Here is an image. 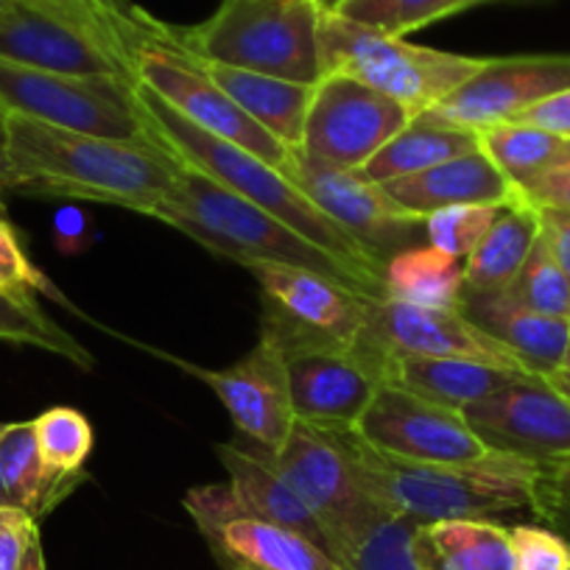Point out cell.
Instances as JSON below:
<instances>
[{
	"label": "cell",
	"instance_id": "9a60e30c",
	"mask_svg": "<svg viewBox=\"0 0 570 570\" xmlns=\"http://www.w3.org/2000/svg\"><path fill=\"white\" fill-rule=\"evenodd\" d=\"M185 509L224 570H338L314 542L252 514L229 484L194 487Z\"/></svg>",
	"mask_w": 570,
	"mask_h": 570
},
{
	"label": "cell",
	"instance_id": "4dcf8cb0",
	"mask_svg": "<svg viewBox=\"0 0 570 570\" xmlns=\"http://www.w3.org/2000/svg\"><path fill=\"white\" fill-rule=\"evenodd\" d=\"M35 422V436L40 456L62 479L81 481L85 464L92 453V425L81 411L70 405L42 411Z\"/></svg>",
	"mask_w": 570,
	"mask_h": 570
},
{
	"label": "cell",
	"instance_id": "7dc6e473",
	"mask_svg": "<svg viewBox=\"0 0 570 570\" xmlns=\"http://www.w3.org/2000/svg\"><path fill=\"white\" fill-rule=\"evenodd\" d=\"M9 190V171H7V157H3V149H0V194Z\"/></svg>",
	"mask_w": 570,
	"mask_h": 570
},
{
	"label": "cell",
	"instance_id": "3957f363",
	"mask_svg": "<svg viewBox=\"0 0 570 570\" xmlns=\"http://www.w3.org/2000/svg\"><path fill=\"white\" fill-rule=\"evenodd\" d=\"M355 464L366 492L389 514L411 523L490 520L495 514L534 512L542 464L514 453L490 451L462 464H416L381 456L350 431Z\"/></svg>",
	"mask_w": 570,
	"mask_h": 570
},
{
	"label": "cell",
	"instance_id": "74e56055",
	"mask_svg": "<svg viewBox=\"0 0 570 570\" xmlns=\"http://www.w3.org/2000/svg\"><path fill=\"white\" fill-rule=\"evenodd\" d=\"M509 537L518 570H570V540L551 525L520 523Z\"/></svg>",
	"mask_w": 570,
	"mask_h": 570
},
{
	"label": "cell",
	"instance_id": "db71d44e",
	"mask_svg": "<svg viewBox=\"0 0 570 570\" xmlns=\"http://www.w3.org/2000/svg\"><path fill=\"white\" fill-rule=\"evenodd\" d=\"M314 3H320V0H314Z\"/></svg>",
	"mask_w": 570,
	"mask_h": 570
},
{
	"label": "cell",
	"instance_id": "e0dca14e",
	"mask_svg": "<svg viewBox=\"0 0 570 570\" xmlns=\"http://www.w3.org/2000/svg\"><path fill=\"white\" fill-rule=\"evenodd\" d=\"M564 90H570V53L484 59L473 79L428 109V115L462 129L481 131L509 124L525 109Z\"/></svg>",
	"mask_w": 570,
	"mask_h": 570
},
{
	"label": "cell",
	"instance_id": "7bdbcfd3",
	"mask_svg": "<svg viewBox=\"0 0 570 570\" xmlns=\"http://www.w3.org/2000/svg\"><path fill=\"white\" fill-rule=\"evenodd\" d=\"M534 514L570 540V498H559V495H551V492L540 490Z\"/></svg>",
	"mask_w": 570,
	"mask_h": 570
},
{
	"label": "cell",
	"instance_id": "7a4b0ae2",
	"mask_svg": "<svg viewBox=\"0 0 570 570\" xmlns=\"http://www.w3.org/2000/svg\"><path fill=\"white\" fill-rule=\"evenodd\" d=\"M135 101L146 124V135L160 142L168 155L177 157L183 166L205 174L222 188L233 190L240 199L252 202L268 216L279 218L303 238L325 249L327 255L338 257L347 268H353L361 283L375 297H383V266L372 261L338 224H333L314 202L299 194L279 168L268 166L252 151L233 146L227 140L207 135L199 126L177 112L171 104L163 101L149 87L135 85Z\"/></svg>",
	"mask_w": 570,
	"mask_h": 570
},
{
	"label": "cell",
	"instance_id": "ab89813d",
	"mask_svg": "<svg viewBox=\"0 0 570 570\" xmlns=\"http://www.w3.org/2000/svg\"><path fill=\"white\" fill-rule=\"evenodd\" d=\"M37 537H40V525L31 514L0 507V570H18Z\"/></svg>",
	"mask_w": 570,
	"mask_h": 570
},
{
	"label": "cell",
	"instance_id": "d4e9b609",
	"mask_svg": "<svg viewBox=\"0 0 570 570\" xmlns=\"http://www.w3.org/2000/svg\"><path fill=\"white\" fill-rule=\"evenodd\" d=\"M79 481L53 473L40 456L35 422H7L0 431V507L20 509L40 523Z\"/></svg>",
	"mask_w": 570,
	"mask_h": 570
},
{
	"label": "cell",
	"instance_id": "816d5d0a",
	"mask_svg": "<svg viewBox=\"0 0 570 570\" xmlns=\"http://www.w3.org/2000/svg\"><path fill=\"white\" fill-rule=\"evenodd\" d=\"M3 428H7V422H0V431H3Z\"/></svg>",
	"mask_w": 570,
	"mask_h": 570
},
{
	"label": "cell",
	"instance_id": "4fadbf2b",
	"mask_svg": "<svg viewBox=\"0 0 570 570\" xmlns=\"http://www.w3.org/2000/svg\"><path fill=\"white\" fill-rule=\"evenodd\" d=\"M353 434L381 456L416 464H462L490 453L464 414L436 400L383 383Z\"/></svg>",
	"mask_w": 570,
	"mask_h": 570
},
{
	"label": "cell",
	"instance_id": "d6a6232c",
	"mask_svg": "<svg viewBox=\"0 0 570 570\" xmlns=\"http://www.w3.org/2000/svg\"><path fill=\"white\" fill-rule=\"evenodd\" d=\"M0 342L40 347L70 361L79 370H92V358L70 333H65L37 303H20L0 292Z\"/></svg>",
	"mask_w": 570,
	"mask_h": 570
},
{
	"label": "cell",
	"instance_id": "ba28073f",
	"mask_svg": "<svg viewBox=\"0 0 570 570\" xmlns=\"http://www.w3.org/2000/svg\"><path fill=\"white\" fill-rule=\"evenodd\" d=\"M249 272L261 283V333L285 355L297 350L353 353L372 297L308 268L257 263Z\"/></svg>",
	"mask_w": 570,
	"mask_h": 570
},
{
	"label": "cell",
	"instance_id": "d590c367",
	"mask_svg": "<svg viewBox=\"0 0 570 570\" xmlns=\"http://www.w3.org/2000/svg\"><path fill=\"white\" fill-rule=\"evenodd\" d=\"M498 216L495 205H453L431 213L425 218V238L436 249L468 261L484 233L490 229L492 218Z\"/></svg>",
	"mask_w": 570,
	"mask_h": 570
},
{
	"label": "cell",
	"instance_id": "e575fe53",
	"mask_svg": "<svg viewBox=\"0 0 570 570\" xmlns=\"http://www.w3.org/2000/svg\"><path fill=\"white\" fill-rule=\"evenodd\" d=\"M416 523L400 514H383L358 546L350 551L342 570H420L411 553Z\"/></svg>",
	"mask_w": 570,
	"mask_h": 570
},
{
	"label": "cell",
	"instance_id": "8992f818",
	"mask_svg": "<svg viewBox=\"0 0 570 570\" xmlns=\"http://www.w3.org/2000/svg\"><path fill=\"white\" fill-rule=\"evenodd\" d=\"M320 65L322 76L358 79L403 104L411 115H420L473 79L484 59L411 46L403 37L383 35L336 12H322Z\"/></svg>",
	"mask_w": 570,
	"mask_h": 570
},
{
	"label": "cell",
	"instance_id": "8d00e7d4",
	"mask_svg": "<svg viewBox=\"0 0 570 570\" xmlns=\"http://www.w3.org/2000/svg\"><path fill=\"white\" fill-rule=\"evenodd\" d=\"M0 292L20 299V303H37L40 294L62 299L51 279L29 261L18 233L7 218H0Z\"/></svg>",
	"mask_w": 570,
	"mask_h": 570
},
{
	"label": "cell",
	"instance_id": "f35d334b",
	"mask_svg": "<svg viewBox=\"0 0 570 570\" xmlns=\"http://www.w3.org/2000/svg\"><path fill=\"white\" fill-rule=\"evenodd\" d=\"M518 196L529 202L531 207H557V210L570 213V142L551 166H546L537 177L520 185Z\"/></svg>",
	"mask_w": 570,
	"mask_h": 570
},
{
	"label": "cell",
	"instance_id": "5bb4252c",
	"mask_svg": "<svg viewBox=\"0 0 570 570\" xmlns=\"http://www.w3.org/2000/svg\"><path fill=\"white\" fill-rule=\"evenodd\" d=\"M414 115L394 98L350 76H322L314 87L303 146L331 166L358 171Z\"/></svg>",
	"mask_w": 570,
	"mask_h": 570
},
{
	"label": "cell",
	"instance_id": "681fc988",
	"mask_svg": "<svg viewBox=\"0 0 570 570\" xmlns=\"http://www.w3.org/2000/svg\"><path fill=\"white\" fill-rule=\"evenodd\" d=\"M3 120H7V112L0 109V149H3V140H7V126H3Z\"/></svg>",
	"mask_w": 570,
	"mask_h": 570
},
{
	"label": "cell",
	"instance_id": "d6986e66",
	"mask_svg": "<svg viewBox=\"0 0 570 570\" xmlns=\"http://www.w3.org/2000/svg\"><path fill=\"white\" fill-rule=\"evenodd\" d=\"M297 422L331 434H350L383 386L381 377L353 353L297 350L285 355Z\"/></svg>",
	"mask_w": 570,
	"mask_h": 570
},
{
	"label": "cell",
	"instance_id": "ee69618b",
	"mask_svg": "<svg viewBox=\"0 0 570 570\" xmlns=\"http://www.w3.org/2000/svg\"><path fill=\"white\" fill-rule=\"evenodd\" d=\"M540 490L559 498H570V456L553 459V462L542 464Z\"/></svg>",
	"mask_w": 570,
	"mask_h": 570
},
{
	"label": "cell",
	"instance_id": "4316f807",
	"mask_svg": "<svg viewBox=\"0 0 570 570\" xmlns=\"http://www.w3.org/2000/svg\"><path fill=\"white\" fill-rule=\"evenodd\" d=\"M475 149H481L479 131L462 129V126L434 118V115L420 112L358 171L370 183L383 185L400 177H411V174H422Z\"/></svg>",
	"mask_w": 570,
	"mask_h": 570
},
{
	"label": "cell",
	"instance_id": "f5cc1de1",
	"mask_svg": "<svg viewBox=\"0 0 570 570\" xmlns=\"http://www.w3.org/2000/svg\"><path fill=\"white\" fill-rule=\"evenodd\" d=\"M3 3H7V0H0V7H3Z\"/></svg>",
	"mask_w": 570,
	"mask_h": 570
},
{
	"label": "cell",
	"instance_id": "8fae6325",
	"mask_svg": "<svg viewBox=\"0 0 570 570\" xmlns=\"http://www.w3.org/2000/svg\"><path fill=\"white\" fill-rule=\"evenodd\" d=\"M135 81L157 92L163 101L171 104L183 118L207 135L252 151L279 171L288 166L292 149L272 131L263 129L255 118H249L216 81L207 79L205 70L174 40L171 29L166 26H157L155 37L137 48Z\"/></svg>",
	"mask_w": 570,
	"mask_h": 570
},
{
	"label": "cell",
	"instance_id": "52a82bcc",
	"mask_svg": "<svg viewBox=\"0 0 570 570\" xmlns=\"http://www.w3.org/2000/svg\"><path fill=\"white\" fill-rule=\"evenodd\" d=\"M266 459L325 525L333 559L342 570L361 537L389 514L366 492L347 434L294 422L285 445L277 453H266Z\"/></svg>",
	"mask_w": 570,
	"mask_h": 570
},
{
	"label": "cell",
	"instance_id": "9c48e42d",
	"mask_svg": "<svg viewBox=\"0 0 570 570\" xmlns=\"http://www.w3.org/2000/svg\"><path fill=\"white\" fill-rule=\"evenodd\" d=\"M355 358L364 361L383 383H389V366L394 358L425 355V358H462L495 366L512 375L531 377V372L507 344L481 331L475 322L451 308H422L397 299H372L366 325L353 347Z\"/></svg>",
	"mask_w": 570,
	"mask_h": 570
},
{
	"label": "cell",
	"instance_id": "cb8c5ba5",
	"mask_svg": "<svg viewBox=\"0 0 570 570\" xmlns=\"http://www.w3.org/2000/svg\"><path fill=\"white\" fill-rule=\"evenodd\" d=\"M411 553L420 570H518L509 529L492 520L416 525Z\"/></svg>",
	"mask_w": 570,
	"mask_h": 570
},
{
	"label": "cell",
	"instance_id": "c3c4849f",
	"mask_svg": "<svg viewBox=\"0 0 570 570\" xmlns=\"http://www.w3.org/2000/svg\"><path fill=\"white\" fill-rule=\"evenodd\" d=\"M338 3H342V0H320V9H322V12H333Z\"/></svg>",
	"mask_w": 570,
	"mask_h": 570
},
{
	"label": "cell",
	"instance_id": "f6af8a7d",
	"mask_svg": "<svg viewBox=\"0 0 570 570\" xmlns=\"http://www.w3.org/2000/svg\"><path fill=\"white\" fill-rule=\"evenodd\" d=\"M18 570H48V568H46V553H42L40 537H37V540L31 542L29 551H26L23 562H20Z\"/></svg>",
	"mask_w": 570,
	"mask_h": 570
},
{
	"label": "cell",
	"instance_id": "bcb514c9",
	"mask_svg": "<svg viewBox=\"0 0 570 570\" xmlns=\"http://www.w3.org/2000/svg\"><path fill=\"white\" fill-rule=\"evenodd\" d=\"M548 381L553 383V386L559 389V392L564 394V397L570 400V372H564V370H559V372H553V375H548Z\"/></svg>",
	"mask_w": 570,
	"mask_h": 570
},
{
	"label": "cell",
	"instance_id": "30bf717a",
	"mask_svg": "<svg viewBox=\"0 0 570 570\" xmlns=\"http://www.w3.org/2000/svg\"><path fill=\"white\" fill-rule=\"evenodd\" d=\"M135 85L112 76H65L0 59V109L87 135L142 140Z\"/></svg>",
	"mask_w": 570,
	"mask_h": 570
},
{
	"label": "cell",
	"instance_id": "603a6c76",
	"mask_svg": "<svg viewBox=\"0 0 570 570\" xmlns=\"http://www.w3.org/2000/svg\"><path fill=\"white\" fill-rule=\"evenodd\" d=\"M196 65L205 70L207 79L216 81L249 118H255L263 129L272 131L279 142H285L288 149L303 146L305 118H308L316 85L252 73V70L205 62V59H196Z\"/></svg>",
	"mask_w": 570,
	"mask_h": 570
},
{
	"label": "cell",
	"instance_id": "7c38bea8",
	"mask_svg": "<svg viewBox=\"0 0 570 570\" xmlns=\"http://www.w3.org/2000/svg\"><path fill=\"white\" fill-rule=\"evenodd\" d=\"M283 174L381 266L400 249L414 246L420 229H425V222L405 216L381 185L370 183L361 171L331 166L299 146L292 149Z\"/></svg>",
	"mask_w": 570,
	"mask_h": 570
},
{
	"label": "cell",
	"instance_id": "ac0fdd59",
	"mask_svg": "<svg viewBox=\"0 0 570 570\" xmlns=\"http://www.w3.org/2000/svg\"><path fill=\"white\" fill-rule=\"evenodd\" d=\"M177 364L216 392V397L233 416L235 428L261 451L277 453L285 445L297 416L292 405L285 353L272 338L261 333V342L244 358L224 370H205L185 361H177Z\"/></svg>",
	"mask_w": 570,
	"mask_h": 570
},
{
	"label": "cell",
	"instance_id": "f1b7e54d",
	"mask_svg": "<svg viewBox=\"0 0 570 570\" xmlns=\"http://www.w3.org/2000/svg\"><path fill=\"white\" fill-rule=\"evenodd\" d=\"M464 285V261L436 246H409L383 266V297L422 308H451Z\"/></svg>",
	"mask_w": 570,
	"mask_h": 570
},
{
	"label": "cell",
	"instance_id": "b9f144b4",
	"mask_svg": "<svg viewBox=\"0 0 570 570\" xmlns=\"http://www.w3.org/2000/svg\"><path fill=\"white\" fill-rule=\"evenodd\" d=\"M537 213H540V235L570 279V213L557 207H537Z\"/></svg>",
	"mask_w": 570,
	"mask_h": 570
},
{
	"label": "cell",
	"instance_id": "83f0119b",
	"mask_svg": "<svg viewBox=\"0 0 570 570\" xmlns=\"http://www.w3.org/2000/svg\"><path fill=\"white\" fill-rule=\"evenodd\" d=\"M518 377L523 375H512V372L475 364V361L425 358V355L394 358L392 366H389V383L459 411L464 405L490 397V394H495L498 389L518 381Z\"/></svg>",
	"mask_w": 570,
	"mask_h": 570
},
{
	"label": "cell",
	"instance_id": "ffe728a7",
	"mask_svg": "<svg viewBox=\"0 0 570 570\" xmlns=\"http://www.w3.org/2000/svg\"><path fill=\"white\" fill-rule=\"evenodd\" d=\"M383 194L414 222H425L431 213L453 205H507L518 196L514 185L498 171L495 163L481 149L453 157L422 174L392 179L381 185Z\"/></svg>",
	"mask_w": 570,
	"mask_h": 570
},
{
	"label": "cell",
	"instance_id": "f546056e",
	"mask_svg": "<svg viewBox=\"0 0 570 570\" xmlns=\"http://www.w3.org/2000/svg\"><path fill=\"white\" fill-rule=\"evenodd\" d=\"M481 151L490 157L498 166V171L514 185V190L520 185L529 183L531 177L542 171L546 166H551L564 149L568 142L564 137L551 135L546 129H537L531 124H518V120H509V124L490 126V129L479 131Z\"/></svg>",
	"mask_w": 570,
	"mask_h": 570
},
{
	"label": "cell",
	"instance_id": "6da1fadb",
	"mask_svg": "<svg viewBox=\"0 0 570 570\" xmlns=\"http://www.w3.org/2000/svg\"><path fill=\"white\" fill-rule=\"evenodd\" d=\"M3 126L9 190L31 196L98 202L151 216L183 168L151 137L87 135L18 112H7Z\"/></svg>",
	"mask_w": 570,
	"mask_h": 570
},
{
	"label": "cell",
	"instance_id": "60d3db41",
	"mask_svg": "<svg viewBox=\"0 0 570 570\" xmlns=\"http://www.w3.org/2000/svg\"><path fill=\"white\" fill-rule=\"evenodd\" d=\"M514 120H518V124H531L537 126V129H546L551 131V135L570 140V90L559 92V96L525 109V112Z\"/></svg>",
	"mask_w": 570,
	"mask_h": 570
},
{
	"label": "cell",
	"instance_id": "836d02e7",
	"mask_svg": "<svg viewBox=\"0 0 570 570\" xmlns=\"http://www.w3.org/2000/svg\"><path fill=\"white\" fill-rule=\"evenodd\" d=\"M509 294L537 314L570 322V279L542 235L509 285Z\"/></svg>",
	"mask_w": 570,
	"mask_h": 570
},
{
	"label": "cell",
	"instance_id": "5b68a950",
	"mask_svg": "<svg viewBox=\"0 0 570 570\" xmlns=\"http://www.w3.org/2000/svg\"><path fill=\"white\" fill-rule=\"evenodd\" d=\"M320 18L314 0H222L205 23L171 29V35L205 62L316 85L322 79Z\"/></svg>",
	"mask_w": 570,
	"mask_h": 570
},
{
	"label": "cell",
	"instance_id": "484cf974",
	"mask_svg": "<svg viewBox=\"0 0 570 570\" xmlns=\"http://www.w3.org/2000/svg\"><path fill=\"white\" fill-rule=\"evenodd\" d=\"M540 238V213L529 202L514 196L498 207L484 238L464 261L462 292H501L518 277L531 246Z\"/></svg>",
	"mask_w": 570,
	"mask_h": 570
},
{
	"label": "cell",
	"instance_id": "277c9868",
	"mask_svg": "<svg viewBox=\"0 0 570 570\" xmlns=\"http://www.w3.org/2000/svg\"><path fill=\"white\" fill-rule=\"evenodd\" d=\"M151 218L171 224L174 229L190 235L205 249L229 257L246 268L257 263L308 268V272L350 285L364 297L381 299L338 257L327 255L325 249L303 238L297 229L188 166L179 168L171 194L157 205Z\"/></svg>",
	"mask_w": 570,
	"mask_h": 570
},
{
	"label": "cell",
	"instance_id": "1f68e13d",
	"mask_svg": "<svg viewBox=\"0 0 570 570\" xmlns=\"http://www.w3.org/2000/svg\"><path fill=\"white\" fill-rule=\"evenodd\" d=\"M475 3L484 0H342L333 12L383 35L405 37L409 31L464 12Z\"/></svg>",
	"mask_w": 570,
	"mask_h": 570
},
{
	"label": "cell",
	"instance_id": "44dd1931",
	"mask_svg": "<svg viewBox=\"0 0 570 570\" xmlns=\"http://www.w3.org/2000/svg\"><path fill=\"white\" fill-rule=\"evenodd\" d=\"M456 305L481 331L507 344L531 372L548 377L562 370L570 344L568 320H553V316L525 308L509 294V288L462 292Z\"/></svg>",
	"mask_w": 570,
	"mask_h": 570
},
{
	"label": "cell",
	"instance_id": "f907efd6",
	"mask_svg": "<svg viewBox=\"0 0 570 570\" xmlns=\"http://www.w3.org/2000/svg\"><path fill=\"white\" fill-rule=\"evenodd\" d=\"M564 372H570V344H568V355H564V364H562Z\"/></svg>",
	"mask_w": 570,
	"mask_h": 570
},
{
	"label": "cell",
	"instance_id": "2e32d148",
	"mask_svg": "<svg viewBox=\"0 0 570 570\" xmlns=\"http://www.w3.org/2000/svg\"><path fill=\"white\" fill-rule=\"evenodd\" d=\"M462 414L490 451L540 464L570 456V400L546 375L518 377Z\"/></svg>",
	"mask_w": 570,
	"mask_h": 570
},
{
	"label": "cell",
	"instance_id": "7402d4cb",
	"mask_svg": "<svg viewBox=\"0 0 570 570\" xmlns=\"http://www.w3.org/2000/svg\"><path fill=\"white\" fill-rule=\"evenodd\" d=\"M216 453L222 459L224 470H227L229 487H233L238 501L252 514L305 537V540L314 542L316 548H322L333 559V548L331 540H327L325 525L311 512L308 503L299 498V492L268 462L266 453H252L238 445H218Z\"/></svg>",
	"mask_w": 570,
	"mask_h": 570
}]
</instances>
